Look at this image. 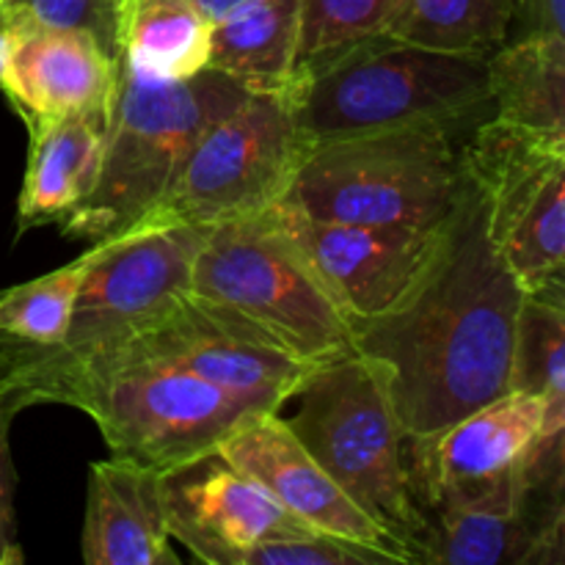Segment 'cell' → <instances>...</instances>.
<instances>
[{
    "mask_svg": "<svg viewBox=\"0 0 565 565\" xmlns=\"http://www.w3.org/2000/svg\"><path fill=\"white\" fill-rule=\"evenodd\" d=\"M524 290L486 232L467 177L412 290L379 318L348 320L353 348L384 373L408 436H425L508 392Z\"/></svg>",
    "mask_w": 565,
    "mask_h": 565,
    "instance_id": "6da1fadb",
    "label": "cell"
},
{
    "mask_svg": "<svg viewBox=\"0 0 565 565\" xmlns=\"http://www.w3.org/2000/svg\"><path fill=\"white\" fill-rule=\"evenodd\" d=\"M292 108L309 147L408 125L461 130L491 114L486 55L445 53L384 33L303 70Z\"/></svg>",
    "mask_w": 565,
    "mask_h": 565,
    "instance_id": "7a4b0ae2",
    "label": "cell"
},
{
    "mask_svg": "<svg viewBox=\"0 0 565 565\" xmlns=\"http://www.w3.org/2000/svg\"><path fill=\"white\" fill-rule=\"evenodd\" d=\"M210 226H132L88 246L86 276L66 337L31 356H0L3 386L20 412L58 401L66 381L141 334L191 290V268Z\"/></svg>",
    "mask_w": 565,
    "mask_h": 565,
    "instance_id": "3957f363",
    "label": "cell"
},
{
    "mask_svg": "<svg viewBox=\"0 0 565 565\" xmlns=\"http://www.w3.org/2000/svg\"><path fill=\"white\" fill-rule=\"evenodd\" d=\"M246 94L213 70L188 81H152L119 61L97 182L61 221V235L94 246L130 230L169 188L199 136Z\"/></svg>",
    "mask_w": 565,
    "mask_h": 565,
    "instance_id": "277c9868",
    "label": "cell"
},
{
    "mask_svg": "<svg viewBox=\"0 0 565 565\" xmlns=\"http://www.w3.org/2000/svg\"><path fill=\"white\" fill-rule=\"evenodd\" d=\"M55 403L92 417L110 456L163 475L213 456L241 419L268 412L132 342L77 370Z\"/></svg>",
    "mask_w": 565,
    "mask_h": 565,
    "instance_id": "5b68a950",
    "label": "cell"
},
{
    "mask_svg": "<svg viewBox=\"0 0 565 565\" xmlns=\"http://www.w3.org/2000/svg\"><path fill=\"white\" fill-rule=\"evenodd\" d=\"M463 182L456 130L408 125L312 143L281 202L323 221L436 230Z\"/></svg>",
    "mask_w": 565,
    "mask_h": 565,
    "instance_id": "8992f818",
    "label": "cell"
},
{
    "mask_svg": "<svg viewBox=\"0 0 565 565\" xmlns=\"http://www.w3.org/2000/svg\"><path fill=\"white\" fill-rule=\"evenodd\" d=\"M292 401H298V412L287 417L292 434L406 561L408 434L384 373L351 353L309 370Z\"/></svg>",
    "mask_w": 565,
    "mask_h": 565,
    "instance_id": "52a82bcc",
    "label": "cell"
},
{
    "mask_svg": "<svg viewBox=\"0 0 565 565\" xmlns=\"http://www.w3.org/2000/svg\"><path fill=\"white\" fill-rule=\"evenodd\" d=\"M191 292L235 312L315 367L356 353L348 315L270 207L210 226L193 259Z\"/></svg>",
    "mask_w": 565,
    "mask_h": 565,
    "instance_id": "ba28073f",
    "label": "cell"
},
{
    "mask_svg": "<svg viewBox=\"0 0 565 565\" xmlns=\"http://www.w3.org/2000/svg\"><path fill=\"white\" fill-rule=\"evenodd\" d=\"M307 149L292 97L246 94L199 136L132 226H218L263 213L285 196Z\"/></svg>",
    "mask_w": 565,
    "mask_h": 565,
    "instance_id": "9c48e42d",
    "label": "cell"
},
{
    "mask_svg": "<svg viewBox=\"0 0 565 565\" xmlns=\"http://www.w3.org/2000/svg\"><path fill=\"white\" fill-rule=\"evenodd\" d=\"M486 202V232L524 292L563 287L565 138L483 119L461 147Z\"/></svg>",
    "mask_w": 565,
    "mask_h": 565,
    "instance_id": "30bf717a",
    "label": "cell"
},
{
    "mask_svg": "<svg viewBox=\"0 0 565 565\" xmlns=\"http://www.w3.org/2000/svg\"><path fill=\"white\" fill-rule=\"evenodd\" d=\"M552 406L565 403L505 392L434 434L408 436L412 511L414 505L522 511L524 458Z\"/></svg>",
    "mask_w": 565,
    "mask_h": 565,
    "instance_id": "8fae6325",
    "label": "cell"
},
{
    "mask_svg": "<svg viewBox=\"0 0 565 565\" xmlns=\"http://www.w3.org/2000/svg\"><path fill=\"white\" fill-rule=\"evenodd\" d=\"M130 342L268 412H281L315 367L290 356L235 312L191 290Z\"/></svg>",
    "mask_w": 565,
    "mask_h": 565,
    "instance_id": "7c38bea8",
    "label": "cell"
},
{
    "mask_svg": "<svg viewBox=\"0 0 565 565\" xmlns=\"http://www.w3.org/2000/svg\"><path fill=\"white\" fill-rule=\"evenodd\" d=\"M270 210L348 320L390 312L419 279L445 226L414 230L323 221L281 199Z\"/></svg>",
    "mask_w": 565,
    "mask_h": 565,
    "instance_id": "4fadbf2b",
    "label": "cell"
},
{
    "mask_svg": "<svg viewBox=\"0 0 565 565\" xmlns=\"http://www.w3.org/2000/svg\"><path fill=\"white\" fill-rule=\"evenodd\" d=\"M215 456L263 486L303 527L353 544L379 546L401 557L390 539L309 456L279 412L248 414L218 441Z\"/></svg>",
    "mask_w": 565,
    "mask_h": 565,
    "instance_id": "5bb4252c",
    "label": "cell"
},
{
    "mask_svg": "<svg viewBox=\"0 0 565 565\" xmlns=\"http://www.w3.org/2000/svg\"><path fill=\"white\" fill-rule=\"evenodd\" d=\"M0 33V88L28 132L114 108L119 58L92 33L36 25L3 28Z\"/></svg>",
    "mask_w": 565,
    "mask_h": 565,
    "instance_id": "9a60e30c",
    "label": "cell"
},
{
    "mask_svg": "<svg viewBox=\"0 0 565 565\" xmlns=\"http://www.w3.org/2000/svg\"><path fill=\"white\" fill-rule=\"evenodd\" d=\"M163 500L171 539L207 565H237L248 546L309 533L263 486L215 452L166 475Z\"/></svg>",
    "mask_w": 565,
    "mask_h": 565,
    "instance_id": "2e32d148",
    "label": "cell"
},
{
    "mask_svg": "<svg viewBox=\"0 0 565 565\" xmlns=\"http://www.w3.org/2000/svg\"><path fill=\"white\" fill-rule=\"evenodd\" d=\"M166 475L127 458L88 467L81 557L86 565H177L166 527Z\"/></svg>",
    "mask_w": 565,
    "mask_h": 565,
    "instance_id": "e0dca14e",
    "label": "cell"
},
{
    "mask_svg": "<svg viewBox=\"0 0 565 565\" xmlns=\"http://www.w3.org/2000/svg\"><path fill=\"white\" fill-rule=\"evenodd\" d=\"M406 561L408 565H563L565 519L544 524L527 511L414 505Z\"/></svg>",
    "mask_w": 565,
    "mask_h": 565,
    "instance_id": "ac0fdd59",
    "label": "cell"
},
{
    "mask_svg": "<svg viewBox=\"0 0 565 565\" xmlns=\"http://www.w3.org/2000/svg\"><path fill=\"white\" fill-rule=\"evenodd\" d=\"M110 110L70 116L28 132V166L17 199V237L61 224L92 193L103 163Z\"/></svg>",
    "mask_w": 565,
    "mask_h": 565,
    "instance_id": "d6986e66",
    "label": "cell"
},
{
    "mask_svg": "<svg viewBox=\"0 0 565 565\" xmlns=\"http://www.w3.org/2000/svg\"><path fill=\"white\" fill-rule=\"evenodd\" d=\"M303 0H254L213 22L207 70L248 94L296 97L301 86Z\"/></svg>",
    "mask_w": 565,
    "mask_h": 565,
    "instance_id": "ffe728a7",
    "label": "cell"
},
{
    "mask_svg": "<svg viewBox=\"0 0 565 565\" xmlns=\"http://www.w3.org/2000/svg\"><path fill=\"white\" fill-rule=\"evenodd\" d=\"M491 116L565 138V33H522L486 55Z\"/></svg>",
    "mask_w": 565,
    "mask_h": 565,
    "instance_id": "44dd1931",
    "label": "cell"
},
{
    "mask_svg": "<svg viewBox=\"0 0 565 565\" xmlns=\"http://www.w3.org/2000/svg\"><path fill=\"white\" fill-rule=\"evenodd\" d=\"M210 33L196 0H116V47L138 75L188 81L207 70Z\"/></svg>",
    "mask_w": 565,
    "mask_h": 565,
    "instance_id": "7402d4cb",
    "label": "cell"
},
{
    "mask_svg": "<svg viewBox=\"0 0 565 565\" xmlns=\"http://www.w3.org/2000/svg\"><path fill=\"white\" fill-rule=\"evenodd\" d=\"M92 252L39 279L0 290V356H31L58 345L70 329Z\"/></svg>",
    "mask_w": 565,
    "mask_h": 565,
    "instance_id": "603a6c76",
    "label": "cell"
},
{
    "mask_svg": "<svg viewBox=\"0 0 565 565\" xmlns=\"http://www.w3.org/2000/svg\"><path fill=\"white\" fill-rule=\"evenodd\" d=\"M519 0H403L390 36L445 53L489 55L505 42Z\"/></svg>",
    "mask_w": 565,
    "mask_h": 565,
    "instance_id": "cb8c5ba5",
    "label": "cell"
},
{
    "mask_svg": "<svg viewBox=\"0 0 565 565\" xmlns=\"http://www.w3.org/2000/svg\"><path fill=\"white\" fill-rule=\"evenodd\" d=\"M508 392L565 403V287L524 292L513 331Z\"/></svg>",
    "mask_w": 565,
    "mask_h": 565,
    "instance_id": "d4e9b609",
    "label": "cell"
},
{
    "mask_svg": "<svg viewBox=\"0 0 565 565\" xmlns=\"http://www.w3.org/2000/svg\"><path fill=\"white\" fill-rule=\"evenodd\" d=\"M403 0H303L301 72L351 44L390 33Z\"/></svg>",
    "mask_w": 565,
    "mask_h": 565,
    "instance_id": "484cf974",
    "label": "cell"
},
{
    "mask_svg": "<svg viewBox=\"0 0 565 565\" xmlns=\"http://www.w3.org/2000/svg\"><path fill=\"white\" fill-rule=\"evenodd\" d=\"M237 565H403V561L379 546L353 544L309 530L248 546L237 557Z\"/></svg>",
    "mask_w": 565,
    "mask_h": 565,
    "instance_id": "4316f807",
    "label": "cell"
},
{
    "mask_svg": "<svg viewBox=\"0 0 565 565\" xmlns=\"http://www.w3.org/2000/svg\"><path fill=\"white\" fill-rule=\"evenodd\" d=\"M14 25L86 31L119 58L114 0H0V31Z\"/></svg>",
    "mask_w": 565,
    "mask_h": 565,
    "instance_id": "83f0119b",
    "label": "cell"
},
{
    "mask_svg": "<svg viewBox=\"0 0 565 565\" xmlns=\"http://www.w3.org/2000/svg\"><path fill=\"white\" fill-rule=\"evenodd\" d=\"M20 414L17 403L3 386V375H0V565H22L25 555L17 541V469L14 458H11V423Z\"/></svg>",
    "mask_w": 565,
    "mask_h": 565,
    "instance_id": "f1b7e54d",
    "label": "cell"
},
{
    "mask_svg": "<svg viewBox=\"0 0 565 565\" xmlns=\"http://www.w3.org/2000/svg\"><path fill=\"white\" fill-rule=\"evenodd\" d=\"M522 33H565V0H519Z\"/></svg>",
    "mask_w": 565,
    "mask_h": 565,
    "instance_id": "f546056e",
    "label": "cell"
},
{
    "mask_svg": "<svg viewBox=\"0 0 565 565\" xmlns=\"http://www.w3.org/2000/svg\"><path fill=\"white\" fill-rule=\"evenodd\" d=\"M246 3H254V0H196V6L207 14L210 22H218L221 17L232 14V11Z\"/></svg>",
    "mask_w": 565,
    "mask_h": 565,
    "instance_id": "4dcf8cb0",
    "label": "cell"
},
{
    "mask_svg": "<svg viewBox=\"0 0 565 565\" xmlns=\"http://www.w3.org/2000/svg\"><path fill=\"white\" fill-rule=\"evenodd\" d=\"M0 61H3V33H0Z\"/></svg>",
    "mask_w": 565,
    "mask_h": 565,
    "instance_id": "1f68e13d",
    "label": "cell"
},
{
    "mask_svg": "<svg viewBox=\"0 0 565 565\" xmlns=\"http://www.w3.org/2000/svg\"><path fill=\"white\" fill-rule=\"evenodd\" d=\"M114 3H116V0H114Z\"/></svg>",
    "mask_w": 565,
    "mask_h": 565,
    "instance_id": "d6a6232c",
    "label": "cell"
}]
</instances>
